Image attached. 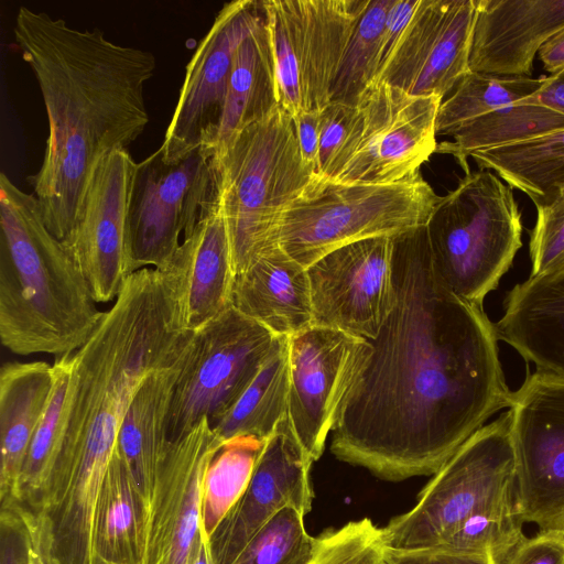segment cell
I'll use <instances>...</instances> for the list:
<instances>
[{
  "label": "cell",
  "mask_w": 564,
  "mask_h": 564,
  "mask_svg": "<svg viewBox=\"0 0 564 564\" xmlns=\"http://www.w3.org/2000/svg\"><path fill=\"white\" fill-rule=\"evenodd\" d=\"M264 441L239 436L224 443L205 474L200 530L209 539L247 488Z\"/></svg>",
  "instance_id": "cell-32"
},
{
  "label": "cell",
  "mask_w": 564,
  "mask_h": 564,
  "mask_svg": "<svg viewBox=\"0 0 564 564\" xmlns=\"http://www.w3.org/2000/svg\"><path fill=\"white\" fill-rule=\"evenodd\" d=\"M514 498L510 414L468 437L422 489L416 505L381 529L383 549L432 547L473 513Z\"/></svg>",
  "instance_id": "cell-7"
},
{
  "label": "cell",
  "mask_w": 564,
  "mask_h": 564,
  "mask_svg": "<svg viewBox=\"0 0 564 564\" xmlns=\"http://www.w3.org/2000/svg\"><path fill=\"white\" fill-rule=\"evenodd\" d=\"M137 162L126 149L95 165L75 226L63 243L97 303L116 300L128 278L129 209Z\"/></svg>",
  "instance_id": "cell-17"
},
{
  "label": "cell",
  "mask_w": 564,
  "mask_h": 564,
  "mask_svg": "<svg viewBox=\"0 0 564 564\" xmlns=\"http://www.w3.org/2000/svg\"><path fill=\"white\" fill-rule=\"evenodd\" d=\"M538 53L544 69L551 75L564 70V28L547 39Z\"/></svg>",
  "instance_id": "cell-46"
},
{
  "label": "cell",
  "mask_w": 564,
  "mask_h": 564,
  "mask_svg": "<svg viewBox=\"0 0 564 564\" xmlns=\"http://www.w3.org/2000/svg\"><path fill=\"white\" fill-rule=\"evenodd\" d=\"M523 524L513 498L473 513L435 546L487 556L494 562L525 536Z\"/></svg>",
  "instance_id": "cell-36"
},
{
  "label": "cell",
  "mask_w": 564,
  "mask_h": 564,
  "mask_svg": "<svg viewBox=\"0 0 564 564\" xmlns=\"http://www.w3.org/2000/svg\"><path fill=\"white\" fill-rule=\"evenodd\" d=\"M564 129V115L539 104L513 102L475 118L454 130L452 142L436 153L451 154L465 173L467 158L477 151L514 144Z\"/></svg>",
  "instance_id": "cell-29"
},
{
  "label": "cell",
  "mask_w": 564,
  "mask_h": 564,
  "mask_svg": "<svg viewBox=\"0 0 564 564\" xmlns=\"http://www.w3.org/2000/svg\"><path fill=\"white\" fill-rule=\"evenodd\" d=\"M223 445L208 419L169 440L147 510L142 564L192 563L205 474Z\"/></svg>",
  "instance_id": "cell-16"
},
{
  "label": "cell",
  "mask_w": 564,
  "mask_h": 564,
  "mask_svg": "<svg viewBox=\"0 0 564 564\" xmlns=\"http://www.w3.org/2000/svg\"><path fill=\"white\" fill-rule=\"evenodd\" d=\"M278 107L273 61L263 15L236 52L214 155L242 128L263 119Z\"/></svg>",
  "instance_id": "cell-26"
},
{
  "label": "cell",
  "mask_w": 564,
  "mask_h": 564,
  "mask_svg": "<svg viewBox=\"0 0 564 564\" xmlns=\"http://www.w3.org/2000/svg\"><path fill=\"white\" fill-rule=\"evenodd\" d=\"M492 564H564V533L539 531L524 536Z\"/></svg>",
  "instance_id": "cell-41"
},
{
  "label": "cell",
  "mask_w": 564,
  "mask_h": 564,
  "mask_svg": "<svg viewBox=\"0 0 564 564\" xmlns=\"http://www.w3.org/2000/svg\"><path fill=\"white\" fill-rule=\"evenodd\" d=\"M263 17L261 1L224 4L192 55L180 98L159 148L175 162L198 148L214 153L228 80L236 52Z\"/></svg>",
  "instance_id": "cell-14"
},
{
  "label": "cell",
  "mask_w": 564,
  "mask_h": 564,
  "mask_svg": "<svg viewBox=\"0 0 564 564\" xmlns=\"http://www.w3.org/2000/svg\"><path fill=\"white\" fill-rule=\"evenodd\" d=\"M218 196L214 153L198 148L175 162L159 150L137 164L128 228L127 271L161 269Z\"/></svg>",
  "instance_id": "cell-11"
},
{
  "label": "cell",
  "mask_w": 564,
  "mask_h": 564,
  "mask_svg": "<svg viewBox=\"0 0 564 564\" xmlns=\"http://www.w3.org/2000/svg\"><path fill=\"white\" fill-rule=\"evenodd\" d=\"M104 312L34 194L0 176V339L22 356L73 354Z\"/></svg>",
  "instance_id": "cell-3"
},
{
  "label": "cell",
  "mask_w": 564,
  "mask_h": 564,
  "mask_svg": "<svg viewBox=\"0 0 564 564\" xmlns=\"http://www.w3.org/2000/svg\"><path fill=\"white\" fill-rule=\"evenodd\" d=\"M394 238L377 237L337 248L306 268L313 325L375 338L397 301Z\"/></svg>",
  "instance_id": "cell-15"
},
{
  "label": "cell",
  "mask_w": 564,
  "mask_h": 564,
  "mask_svg": "<svg viewBox=\"0 0 564 564\" xmlns=\"http://www.w3.org/2000/svg\"><path fill=\"white\" fill-rule=\"evenodd\" d=\"M74 352L55 357L54 384L47 406L36 427L11 502L21 509L30 507L52 469L61 447L69 410ZM1 502V503H2Z\"/></svg>",
  "instance_id": "cell-31"
},
{
  "label": "cell",
  "mask_w": 564,
  "mask_h": 564,
  "mask_svg": "<svg viewBox=\"0 0 564 564\" xmlns=\"http://www.w3.org/2000/svg\"><path fill=\"white\" fill-rule=\"evenodd\" d=\"M494 326L536 371L564 379V269L514 285Z\"/></svg>",
  "instance_id": "cell-22"
},
{
  "label": "cell",
  "mask_w": 564,
  "mask_h": 564,
  "mask_svg": "<svg viewBox=\"0 0 564 564\" xmlns=\"http://www.w3.org/2000/svg\"><path fill=\"white\" fill-rule=\"evenodd\" d=\"M368 1H261L279 106L291 117L330 102L341 56Z\"/></svg>",
  "instance_id": "cell-8"
},
{
  "label": "cell",
  "mask_w": 564,
  "mask_h": 564,
  "mask_svg": "<svg viewBox=\"0 0 564 564\" xmlns=\"http://www.w3.org/2000/svg\"><path fill=\"white\" fill-rule=\"evenodd\" d=\"M231 306L279 336H292L313 325L306 268L279 246L236 274Z\"/></svg>",
  "instance_id": "cell-23"
},
{
  "label": "cell",
  "mask_w": 564,
  "mask_h": 564,
  "mask_svg": "<svg viewBox=\"0 0 564 564\" xmlns=\"http://www.w3.org/2000/svg\"><path fill=\"white\" fill-rule=\"evenodd\" d=\"M185 351L145 379L126 413L112 453L129 474L145 512L169 443L170 405Z\"/></svg>",
  "instance_id": "cell-24"
},
{
  "label": "cell",
  "mask_w": 564,
  "mask_h": 564,
  "mask_svg": "<svg viewBox=\"0 0 564 564\" xmlns=\"http://www.w3.org/2000/svg\"><path fill=\"white\" fill-rule=\"evenodd\" d=\"M544 77H502L468 72L444 99L436 117V134L449 135L464 123L530 97Z\"/></svg>",
  "instance_id": "cell-33"
},
{
  "label": "cell",
  "mask_w": 564,
  "mask_h": 564,
  "mask_svg": "<svg viewBox=\"0 0 564 564\" xmlns=\"http://www.w3.org/2000/svg\"><path fill=\"white\" fill-rule=\"evenodd\" d=\"M519 102L539 104L564 115V70L544 77L540 89Z\"/></svg>",
  "instance_id": "cell-45"
},
{
  "label": "cell",
  "mask_w": 564,
  "mask_h": 564,
  "mask_svg": "<svg viewBox=\"0 0 564 564\" xmlns=\"http://www.w3.org/2000/svg\"><path fill=\"white\" fill-rule=\"evenodd\" d=\"M470 158L495 171L538 206L552 204L564 185V129L523 142L477 151Z\"/></svg>",
  "instance_id": "cell-28"
},
{
  "label": "cell",
  "mask_w": 564,
  "mask_h": 564,
  "mask_svg": "<svg viewBox=\"0 0 564 564\" xmlns=\"http://www.w3.org/2000/svg\"><path fill=\"white\" fill-rule=\"evenodd\" d=\"M314 460L296 436L289 413L264 441L247 488L208 539L213 564H232L251 538L282 508L307 514Z\"/></svg>",
  "instance_id": "cell-19"
},
{
  "label": "cell",
  "mask_w": 564,
  "mask_h": 564,
  "mask_svg": "<svg viewBox=\"0 0 564 564\" xmlns=\"http://www.w3.org/2000/svg\"><path fill=\"white\" fill-rule=\"evenodd\" d=\"M371 352L369 340L317 325L288 337V413L314 462L322 456L343 400Z\"/></svg>",
  "instance_id": "cell-13"
},
{
  "label": "cell",
  "mask_w": 564,
  "mask_h": 564,
  "mask_svg": "<svg viewBox=\"0 0 564 564\" xmlns=\"http://www.w3.org/2000/svg\"><path fill=\"white\" fill-rule=\"evenodd\" d=\"M145 506L129 474L112 454L95 518V553L98 564H142Z\"/></svg>",
  "instance_id": "cell-27"
},
{
  "label": "cell",
  "mask_w": 564,
  "mask_h": 564,
  "mask_svg": "<svg viewBox=\"0 0 564 564\" xmlns=\"http://www.w3.org/2000/svg\"><path fill=\"white\" fill-rule=\"evenodd\" d=\"M508 409L517 512L540 531L564 533V379L528 373Z\"/></svg>",
  "instance_id": "cell-12"
},
{
  "label": "cell",
  "mask_w": 564,
  "mask_h": 564,
  "mask_svg": "<svg viewBox=\"0 0 564 564\" xmlns=\"http://www.w3.org/2000/svg\"><path fill=\"white\" fill-rule=\"evenodd\" d=\"M564 28V0H477L469 70L531 77L535 54Z\"/></svg>",
  "instance_id": "cell-20"
},
{
  "label": "cell",
  "mask_w": 564,
  "mask_h": 564,
  "mask_svg": "<svg viewBox=\"0 0 564 564\" xmlns=\"http://www.w3.org/2000/svg\"><path fill=\"white\" fill-rule=\"evenodd\" d=\"M54 384L53 365L7 362L0 370V500L13 497Z\"/></svg>",
  "instance_id": "cell-25"
},
{
  "label": "cell",
  "mask_w": 564,
  "mask_h": 564,
  "mask_svg": "<svg viewBox=\"0 0 564 564\" xmlns=\"http://www.w3.org/2000/svg\"><path fill=\"white\" fill-rule=\"evenodd\" d=\"M443 99L415 96L384 83L371 85L355 106L344 145L322 178L341 184H391L420 173L436 152Z\"/></svg>",
  "instance_id": "cell-9"
},
{
  "label": "cell",
  "mask_w": 564,
  "mask_h": 564,
  "mask_svg": "<svg viewBox=\"0 0 564 564\" xmlns=\"http://www.w3.org/2000/svg\"><path fill=\"white\" fill-rule=\"evenodd\" d=\"M191 564H213L208 541L202 532Z\"/></svg>",
  "instance_id": "cell-47"
},
{
  "label": "cell",
  "mask_w": 564,
  "mask_h": 564,
  "mask_svg": "<svg viewBox=\"0 0 564 564\" xmlns=\"http://www.w3.org/2000/svg\"><path fill=\"white\" fill-rule=\"evenodd\" d=\"M355 106L329 102L321 112L316 177H324L348 135Z\"/></svg>",
  "instance_id": "cell-39"
},
{
  "label": "cell",
  "mask_w": 564,
  "mask_h": 564,
  "mask_svg": "<svg viewBox=\"0 0 564 564\" xmlns=\"http://www.w3.org/2000/svg\"><path fill=\"white\" fill-rule=\"evenodd\" d=\"M235 273L278 247L285 208L314 176L301 155L292 117L280 106L236 133L214 155Z\"/></svg>",
  "instance_id": "cell-4"
},
{
  "label": "cell",
  "mask_w": 564,
  "mask_h": 564,
  "mask_svg": "<svg viewBox=\"0 0 564 564\" xmlns=\"http://www.w3.org/2000/svg\"><path fill=\"white\" fill-rule=\"evenodd\" d=\"M383 557L388 564H492L487 556L455 552L438 546L411 550L383 549Z\"/></svg>",
  "instance_id": "cell-42"
},
{
  "label": "cell",
  "mask_w": 564,
  "mask_h": 564,
  "mask_svg": "<svg viewBox=\"0 0 564 564\" xmlns=\"http://www.w3.org/2000/svg\"><path fill=\"white\" fill-rule=\"evenodd\" d=\"M13 34L48 120L43 163L29 182L47 229L63 241L95 165L147 127L144 85L156 62L150 51L116 44L97 28L78 30L25 7L17 13Z\"/></svg>",
  "instance_id": "cell-2"
},
{
  "label": "cell",
  "mask_w": 564,
  "mask_h": 564,
  "mask_svg": "<svg viewBox=\"0 0 564 564\" xmlns=\"http://www.w3.org/2000/svg\"><path fill=\"white\" fill-rule=\"evenodd\" d=\"M393 0H369L358 18L341 56L330 90V102L356 106L373 84L380 40Z\"/></svg>",
  "instance_id": "cell-34"
},
{
  "label": "cell",
  "mask_w": 564,
  "mask_h": 564,
  "mask_svg": "<svg viewBox=\"0 0 564 564\" xmlns=\"http://www.w3.org/2000/svg\"><path fill=\"white\" fill-rule=\"evenodd\" d=\"M304 517L295 507L282 508L251 538L232 564H313L321 538L307 533Z\"/></svg>",
  "instance_id": "cell-35"
},
{
  "label": "cell",
  "mask_w": 564,
  "mask_h": 564,
  "mask_svg": "<svg viewBox=\"0 0 564 564\" xmlns=\"http://www.w3.org/2000/svg\"><path fill=\"white\" fill-rule=\"evenodd\" d=\"M550 205L564 206V185L560 188V191L556 194V197L554 198V200Z\"/></svg>",
  "instance_id": "cell-48"
},
{
  "label": "cell",
  "mask_w": 564,
  "mask_h": 564,
  "mask_svg": "<svg viewBox=\"0 0 564 564\" xmlns=\"http://www.w3.org/2000/svg\"><path fill=\"white\" fill-rule=\"evenodd\" d=\"M183 326L197 332L231 307L235 269L219 196L170 262Z\"/></svg>",
  "instance_id": "cell-21"
},
{
  "label": "cell",
  "mask_w": 564,
  "mask_h": 564,
  "mask_svg": "<svg viewBox=\"0 0 564 564\" xmlns=\"http://www.w3.org/2000/svg\"><path fill=\"white\" fill-rule=\"evenodd\" d=\"M321 112L305 111L292 117L301 155L314 176L317 172Z\"/></svg>",
  "instance_id": "cell-44"
},
{
  "label": "cell",
  "mask_w": 564,
  "mask_h": 564,
  "mask_svg": "<svg viewBox=\"0 0 564 564\" xmlns=\"http://www.w3.org/2000/svg\"><path fill=\"white\" fill-rule=\"evenodd\" d=\"M281 336L229 307L194 332L170 405L167 437L216 424L256 378Z\"/></svg>",
  "instance_id": "cell-10"
},
{
  "label": "cell",
  "mask_w": 564,
  "mask_h": 564,
  "mask_svg": "<svg viewBox=\"0 0 564 564\" xmlns=\"http://www.w3.org/2000/svg\"><path fill=\"white\" fill-rule=\"evenodd\" d=\"M397 301L347 391L332 453L400 481L434 475L498 410L509 390L482 306L436 272L425 227L394 238Z\"/></svg>",
  "instance_id": "cell-1"
},
{
  "label": "cell",
  "mask_w": 564,
  "mask_h": 564,
  "mask_svg": "<svg viewBox=\"0 0 564 564\" xmlns=\"http://www.w3.org/2000/svg\"><path fill=\"white\" fill-rule=\"evenodd\" d=\"M417 4L419 0H393L381 34L377 72L391 54Z\"/></svg>",
  "instance_id": "cell-43"
},
{
  "label": "cell",
  "mask_w": 564,
  "mask_h": 564,
  "mask_svg": "<svg viewBox=\"0 0 564 564\" xmlns=\"http://www.w3.org/2000/svg\"><path fill=\"white\" fill-rule=\"evenodd\" d=\"M531 276L564 269V206L536 207L530 237Z\"/></svg>",
  "instance_id": "cell-38"
},
{
  "label": "cell",
  "mask_w": 564,
  "mask_h": 564,
  "mask_svg": "<svg viewBox=\"0 0 564 564\" xmlns=\"http://www.w3.org/2000/svg\"><path fill=\"white\" fill-rule=\"evenodd\" d=\"M378 564H388L384 557Z\"/></svg>",
  "instance_id": "cell-49"
},
{
  "label": "cell",
  "mask_w": 564,
  "mask_h": 564,
  "mask_svg": "<svg viewBox=\"0 0 564 564\" xmlns=\"http://www.w3.org/2000/svg\"><path fill=\"white\" fill-rule=\"evenodd\" d=\"M289 387L288 337L281 336L252 382L210 427L224 443L239 436L265 441L288 414Z\"/></svg>",
  "instance_id": "cell-30"
},
{
  "label": "cell",
  "mask_w": 564,
  "mask_h": 564,
  "mask_svg": "<svg viewBox=\"0 0 564 564\" xmlns=\"http://www.w3.org/2000/svg\"><path fill=\"white\" fill-rule=\"evenodd\" d=\"M314 564H378L383 558L381 529L368 518L324 532Z\"/></svg>",
  "instance_id": "cell-37"
},
{
  "label": "cell",
  "mask_w": 564,
  "mask_h": 564,
  "mask_svg": "<svg viewBox=\"0 0 564 564\" xmlns=\"http://www.w3.org/2000/svg\"><path fill=\"white\" fill-rule=\"evenodd\" d=\"M32 541L28 524L10 502L1 503L0 564H33Z\"/></svg>",
  "instance_id": "cell-40"
},
{
  "label": "cell",
  "mask_w": 564,
  "mask_h": 564,
  "mask_svg": "<svg viewBox=\"0 0 564 564\" xmlns=\"http://www.w3.org/2000/svg\"><path fill=\"white\" fill-rule=\"evenodd\" d=\"M476 10L477 0H419L373 84L444 99L469 72Z\"/></svg>",
  "instance_id": "cell-18"
},
{
  "label": "cell",
  "mask_w": 564,
  "mask_h": 564,
  "mask_svg": "<svg viewBox=\"0 0 564 564\" xmlns=\"http://www.w3.org/2000/svg\"><path fill=\"white\" fill-rule=\"evenodd\" d=\"M440 197L420 173L391 184H341L313 176L283 212L278 246L308 268L343 246L425 227Z\"/></svg>",
  "instance_id": "cell-5"
},
{
  "label": "cell",
  "mask_w": 564,
  "mask_h": 564,
  "mask_svg": "<svg viewBox=\"0 0 564 564\" xmlns=\"http://www.w3.org/2000/svg\"><path fill=\"white\" fill-rule=\"evenodd\" d=\"M425 230L442 281L479 306L522 247L521 213L512 188L486 169L469 171L440 197Z\"/></svg>",
  "instance_id": "cell-6"
}]
</instances>
